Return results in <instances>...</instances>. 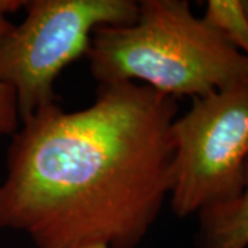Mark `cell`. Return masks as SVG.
Here are the masks:
<instances>
[{
    "label": "cell",
    "instance_id": "obj_1",
    "mask_svg": "<svg viewBox=\"0 0 248 248\" xmlns=\"http://www.w3.org/2000/svg\"><path fill=\"white\" fill-rule=\"evenodd\" d=\"M177 98L140 83L98 87L81 110L46 107L11 138L0 228L37 248H135L172 182Z\"/></svg>",
    "mask_w": 248,
    "mask_h": 248
},
{
    "label": "cell",
    "instance_id": "obj_2",
    "mask_svg": "<svg viewBox=\"0 0 248 248\" xmlns=\"http://www.w3.org/2000/svg\"><path fill=\"white\" fill-rule=\"evenodd\" d=\"M99 86L140 83L170 97L202 98L248 79L239 53L186 0H142L128 25L97 28L87 51Z\"/></svg>",
    "mask_w": 248,
    "mask_h": 248
},
{
    "label": "cell",
    "instance_id": "obj_3",
    "mask_svg": "<svg viewBox=\"0 0 248 248\" xmlns=\"http://www.w3.org/2000/svg\"><path fill=\"white\" fill-rule=\"evenodd\" d=\"M27 17L0 36V83L17 98L19 122L55 102L61 72L89 51L94 31L128 25L138 16L134 0H32Z\"/></svg>",
    "mask_w": 248,
    "mask_h": 248
},
{
    "label": "cell",
    "instance_id": "obj_4",
    "mask_svg": "<svg viewBox=\"0 0 248 248\" xmlns=\"http://www.w3.org/2000/svg\"><path fill=\"white\" fill-rule=\"evenodd\" d=\"M170 204L186 218L241 190L248 169V79L202 98L171 125Z\"/></svg>",
    "mask_w": 248,
    "mask_h": 248
},
{
    "label": "cell",
    "instance_id": "obj_5",
    "mask_svg": "<svg viewBox=\"0 0 248 248\" xmlns=\"http://www.w3.org/2000/svg\"><path fill=\"white\" fill-rule=\"evenodd\" d=\"M199 248H248V169L237 195L199 213Z\"/></svg>",
    "mask_w": 248,
    "mask_h": 248
},
{
    "label": "cell",
    "instance_id": "obj_6",
    "mask_svg": "<svg viewBox=\"0 0 248 248\" xmlns=\"http://www.w3.org/2000/svg\"><path fill=\"white\" fill-rule=\"evenodd\" d=\"M203 18L248 58V14L243 0H210Z\"/></svg>",
    "mask_w": 248,
    "mask_h": 248
},
{
    "label": "cell",
    "instance_id": "obj_7",
    "mask_svg": "<svg viewBox=\"0 0 248 248\" xmlns=\"http://www.w3.org/2000/svg\"><path fill=\"white\" fill-rule=\"evenodd\" d=\"M13 24L7 18L0 17V36H3ZM21 125L17 98L9 86L0 83V138L13 137Z\"/></svg>",
    "mask_w": 248,
    "mask_h": 248
},
{
    "label": "cell",
    "instance_id": "obj_8",
    "mask_svg": "<svg viewBox=\"0 0 248 248\" xmlns=\"http://www.w3.org/2000/svg\"><path fill=\"white\" fill-rule=\"evenodd\" d=\"M28 1L24 0H0V17L7 18L9 14L16 13L19 9H25Z\"/></svg>",
    "mask_w": 248,
    "mask_h": 248
},
{
    "label": "cell",
    "instance_id": "obj_9",
    "mask_svg": "<svg viewBox=\"0 0 248 248\" xmlns=\"http://www.w3.org/2000/svg\"><path fill=\"white\" fill-rule=\"evenodd\" d=\"M243 3H244V7H246V11L248 14V0H243Z\"/></svg>",
    "mask_w": 248,
    "mask_h": 248
},
{
    "label": "cell",
    "instance_id": "obj_10",
    "mask_svg": "<svg viewBox=\"0 0 248 248\" xmlns=\"http://www.w3.org/2000/svg\"><path fill=\"white\" fill-rule=\"evenodd\" d=\"M86 248H108L105 246H93V247H86Z\"/></svg>",
    "mask_w": 248,
    "mask_h": 248
}]
</instances>
